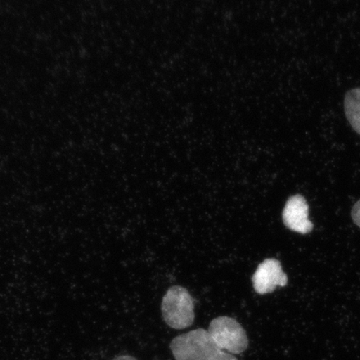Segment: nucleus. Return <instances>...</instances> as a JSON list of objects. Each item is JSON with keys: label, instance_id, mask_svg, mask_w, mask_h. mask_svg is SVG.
Masks as SVG:
<instances>
[{"label": "nucleus", "instance_id": "nucleus-3", "mask_svg": "<svg viewBox=\"0 0 360 360\" xmlns=\"http://www.w3.org/2000/svg\"><path fill=\"white\" fill-rule=\"evenodd\" d=\"M208 332L215 344L229 354H242L249 346L245 328L235 319L215 318L210 322Z\"/></svg>", "mask_w": 360, "mask_h": 360}, {"label": "nucleus", "instance_id": "nucleus-8", "mask_svg": "<svg viewBox=\"0 0 360 360\" xmlns=\"http://www.w3.org/2000/svg\"><path fill=\"white\" fill-rule=\"evenodd\" d=\"M112 360H137V359L130 356V355L124 354V355H119V356H116Z\"/></svg>", "mask_w": 360, "mask_h": 360}, {"label": "nucleus", "instance_id": "nucleus-1", "mask_svg": "<svg viewBox=\"0 0 360 360\" xmlns=\"http://www.w3.org/2000/svg\"><path fill=\"white\" fill-rule=\"evenodd\" d=\"M169 348L175 360H238L220 349L205 328L174 338Z\"/></svg>", "mask_w": 360, "mask_h": 360}, {"label": "nucleus", "instance_id": "nucleus-2", "mask_svg": "<svg viewBox=\"0 0 360 360\" xmlns=\"http://www.w3.org/2000/svg\"><path fill=\"white\" fill-rule=\"evenodd\" d=\"M162 316L169 327L181 330L195 322V304L184 288L173 286L166 292L161 304Z\"/></svg>", "mask_w": 360, "mask_h": 360}, {"label": "nucleus", "instance_id": "nucleus-7", "mask_svg": "<svg viewBox=\"0 0 360 360\" xmlns=\"http://www.w3.org/2000/svg\"><path fill=\"white\" fill-rule=\"evenodd\" d=\"M352 219L355 224L360 227V200L353 207Z\"/></svg>", "mask_w": 360, "mask_h": 360}, {"label": "nucleus", "instance_id": "nucleus-6", "mask_svg": "<svg viewBox=\"0 0 360 360\" xmlns=\"http://www.w3.org/2000/svg\"><path fill=\"white\" fill-rule=\"evenodd\" d=\"M345 110L349 124L360 134V89L350 90L346 94Z\"/></svg>", "mask_w": 360, "mask_h": 360}, {"label": "nucleus", "instance_id": "nucleus-5", "mask_svg": "<svg viewBox=\"0 0 360 360\" xmlns=\"http://www.w3.org/2000/svg\"><path fill=\"white\" fill-rule=\"evenodd\" d=\"M282 216L283 224L292 231L305 235L313 229V224L309 219V205L302 195L290 197Z\"/></svg>", "mask_w": 360, "mask_h": 360}, {"label": "nucleus", "instance_id": "nucleus-4", "mask_svg": "<svg viewBox=\"0 0 360 360\" xmlns=\"http://www.w3.org/2000/svg\"><path fill=\"white\" fill-rule=\"evenodd\" d=\"M287 283L288 277L283 271L280 261L274 259H265L253 276L254 289L259 295L271 292L277 286H285Z\"/></svg>", "mask_w": 360, "mask_h": 360}]
</instances>
